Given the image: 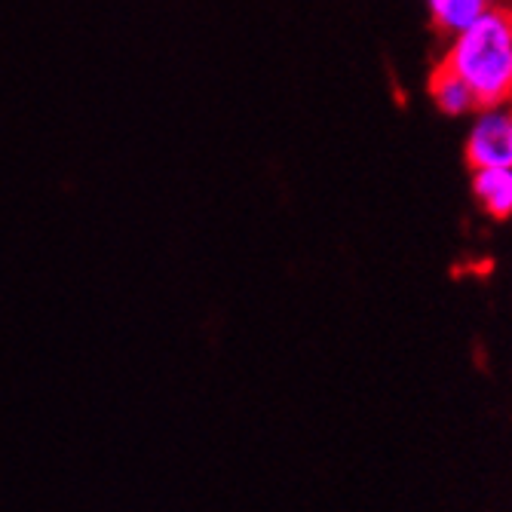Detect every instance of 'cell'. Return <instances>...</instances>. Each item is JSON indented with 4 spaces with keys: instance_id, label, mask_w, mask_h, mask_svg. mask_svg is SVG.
Returning a JSON list of instances; mask_svg holds the SVG:
<instances>
[{
    "instance_id": "cell-1",
    "label": "cell",
    "mask_w": 512,
    "mask_h": 512,
    "mask_svg": "<svg viewBox=\"0 0 512 512\" xmlns=\"http://www.w3.org/2000/svg\"><path fill=\"white\" fill-rule=\"evenodd\" d=\"M467 83L479 108L512 99V10L491 4L473 25L451 34V46L442 59Z\"/></svg>"
},
{
    "instance_id": "cell-2",
    "label": "cell",
    "mask_w": 512,
    "mask_h": 512,
    "mask_svg": "<svg viewBox=\"0 0 512 512\" xmlns=\"http://www.w3.org/2000/svg\"><path fill=\"white\" fill-rule=\"evenodd\" d=\"M467 163L473 169L512 166V105H482L467 138Z\"/></svg>"
},
{
    "instance_id": "cell-3",
    "label": "cell",
    "mask_w": 512,
    "mask_h": 512,
    "mask_svg": "<svg viewBox=\"0 0 512 512\" xmlns=\"http://www.w3.org/2000/svg\"><path fill=\"white\" fill-rule=\"evenodd\" d=\"M473 197L491 218H512V166L473 169Z\"/></svg>"
},
{
    "instance_id": "cell-4",
    "label": "cell",
    "mask_w": 512,
    "mask_h": 512,
    "mask_svg": "<svg viewBox=\"0 0 512 512\" xmlns=\"http://www.w3.org/2000/svg\"><path fill=\"white\" fill-rule=\"evenodd\" d=\"M430 96H433V105L448 117H463L479 108L476 92L445 65H439L430 77Z\"/></svg>"
},
{
    "instance_id": "cell-5",
    "label": "cell",
    "mask_w": 512,
    "mask_h": 512,
    "mask_svg": "<svg viewBox=\"0 0 512 512\" xmlns=\"http://www.w3.org/2000/svg\"><path fill=\"white\" fill-rule=\"evenodd\" d=\"M430 19L442 34H457L467 25H473L488 7L491 0H427Z\"/></svg>"
},
{
    "instance_id": "cell-6",
    "label": "cell",
    "mask_w": 512,
    "mask_h": 512,
    "mask_svg": "<svg viewBox=\"0 0 512 512\" xmlns=\"http://www.w3.org/2000/svg\"><path fill=\"white\" fill-rule=\"evenodd\" d=\"M491 4H503V0H491Z\"/></svg>"
}]
</instances>
